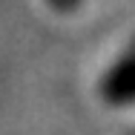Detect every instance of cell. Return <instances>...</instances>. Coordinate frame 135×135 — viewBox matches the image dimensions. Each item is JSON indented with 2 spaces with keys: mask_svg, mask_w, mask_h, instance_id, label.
I'll return each instance as SVG.
<instances>
[{
  "mask_svg": "<svg viewBox=\"0 0 135 135\" xmlns=\"http://www.w3.org/2000/svg\"><path fill=\"white\" fill-rule=\"evenodd\" d=\"M107 92L112 101H129L135 98V57L124 60L121 66H115V72L107 81Z\"/></svg>",
  "mask_w": 135,
  "mask_h": 135,
  "instance_id": "6da1fadb",
  "label": "cell"
},
{
  "mask_svg": "<svg viewBox=\"0 0 135 135\" xmlns=\"http://www.w3.org/2000/svg\"><path fill=\"white\" fill-rule=\"evenodd\" d=\"M57 12H72V9H78L81 6V0H49Z\"/></svg>",
  "mask_w": 135,
  "mask_h": 135,
  "instance_id": "7a4b0ae2",
  "label": "cell"
}]
</instances>
